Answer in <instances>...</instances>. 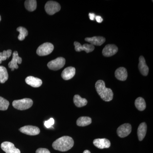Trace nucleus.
Wrapping results in <instances>:
<instances>
[{
	"instance_id": "obj_1",
	"label": "nucleus",
	"mask_w": 153,
	"mask_h": 153,
	"mask_svg": "<svg viewBox=\"0 0 153 153\" xmlns=\"http://www.w3.org/2000/svg\"><path fill=\"white\" fill-rule=\"evenodd\" d=\"M74 142L69 136H63L56 140L52 144V147L56 150L66 152L73 147Z\"/></svg>"
},
{
	"instance_id": "obj_2",
	"label": "nucleus",
	"mask_w": 153,
	"mask_h": 153,
	"mask_svg": "<svg viewBox=\"0 0 153 153\" xmlns=\"http://www.w3.org/2000/svg\"><path fill=\"white\" fill-rule=\"evenodd\" d=\"M95 88L99 95L105 101H111L113 98V92L111 88L105 87V83L102 80H98L95 83Z\"/></svg>"
},
{
	"instance_id": "obj_3",
	"label": "nucleus",
	"mask_w": 153,
	"mask_h": 153,
	"mask_svg": "<svg viewBox=\"0 0 153 153\" xmlns=\"http://www.w3.org/2000/svg\"><path fill=\"white\" fill-rule=\"evenodd\" d=\"M33 101L30 98H24L19 100H14L13 105L16 109L19 110H25L29 109L33 105Z\"/></svg>"
},
{
	"instance_id": "obj_4",
	"label": "nucleus",
	"mask_w": 153,
	"mask_h": 153,
	"mask_svg": "<svg viewBox=\"0 0 153 153\" xmlns=\"http://www.w3.org/2000/svg\"><path fill=\"white\" fill-rule=\"evenodd\" d=\"M65 63L66 60L65 58L63 57H59L49 62L47 66L49 69L56 71L63 68Z\"/></svg>"
},
{
	"instance_id": "obj_5",
	"label": "nucleus",
	"mask_w": 153,
	"mask_h": 153,
	"mask_svg": "<svg viewBox=\"0 0 153 153\" xmlns=\"http://www.w3.org/2000/svg\"><path fill=\"white\" fill-rule=\"evenodd\" d=\"M54 49L53 44L50 43H45L38 47L37 54L40 56H46L52 53Z\"/></svg>"
},
{
	"instance_id": "obj_6",
	"label": "nucleus",
	"mask_w": 153,
	"mask_h": 153,
	"mask_svg": "<svg viewBox=\"0 0 153 153\" xmlns=\"http://www.w3.org/2000/svg\"><path fill=\"white\" fill-rule=\"evenodd\" d=\"M61 9L60 4L54 1H49L45 5V10L47 14L53 15L59 12Z\"/></svg>"
},
{
	"instance_id": "obj_7",
	"label": "nucleus",
	"mask_w": 153,
	"mask_h": 153,
	"mask_svg": "<svg viewBox=\"0 0 153 153\" xmlns=\"http://www.w3.org/2000/svg\"><path fill=\"white\" fill-rule=\"evenodd\" d=\"M19 131L23 133L31 136L37 135L40 132L39 128L32 126H26L22 127L19 129Z\"/></svg>"
},
{
	"instance_id": "obj_8",
	"label": "nucleus",
	"mask_w": 153,
	"mask_h": 153,
	"mask_svg": "<svg viewBox=\"0 0 153 153\" xmlns=\"http://www.w3.org/2000/svg\"><path fill=\"white\" fill-rule=\"evenodd\" d=\"M131 131V126L130 124L125 123L119 127L117 129V134L121 138L128 136Z\"/></svg>"
},
{
	"instance_id": "obj_9",
	"label": "nucleus",
	"mask_w": 153,
	"mask_h": 153,
	"mask_svg": "<svg viewBox=\"0 0 153 153\" xmlns=\"http://www.w3.org/2000/svg\"><path fill=\"white\" fill-rule=\"evenodd\" d=\"M118 51V47L114 44H108L102 50V55L105 57H109L114 55Z\"/></svg>"
},
{
	"instance_id": "obj_10",
	"label": "nucleus",
	"mask_w": 153,
	"mask_h": 153,
	"mask_svg": "<svg viewBox=\"0 0 153 153\" xmlns=\"http://www.w3.org/2000/svg\"><path fill=\"white\" fill-rule=\"evenodd\" d=\"M1 148L6 153H21L20 150L16 148L13 143L9 142L2 143Z\"/></svg>"
},
{
	"instance_id": "obj_11",
	"label": "nucleus",
	"mask_w": 153,
	"mask_h": 153,
	"mask_svg": "<svg viewBox=\"0 0 153 153\" xmlns=\"http://www.w3.org/2000/svg\"><path fill=\"white\" fill-rule=\"evenodd\" d=\"M74 45L75 46V50L76 52H81L82 51H85L86 53L92 52L94 50V46L92 44H85L81 45L79 42L75 41L74 42Z\"/></svg>"
},
{
	"instance_id": "obj_12",
	"label": "nucleus",
	"mask_w": 153,
	"mask_h": 153,
	"mask_svg": "<svg viewBox=\"0 0 153 153\" xmlns=\"http://www.w3.org/2000/svg\"><path fill=\"white\" fill-rule=\"evenodd\" d=\"M22 58L19 56L18 52L15 51L13 53V58L10 62L8 64L9 67L12 69V71H14L15 69H18L19 68L17 63L21 64L22 63Z\"/></svg>"
},
{
	"instance_id": "obj_13",
	"label": "nucleus",
	"mask_w": 153,
	"mask_h": 153,
	"mask_svg": "<svg viewBox=\"0 0 153 153\" xmlns=\"http://www.w3.org/2000/svg\"><path fill=\"white\" fill-rule=\"evenodd\" d=\"M93 144L96 147L99 149H104L110 147L111 143L107 139H97L93 141Z\"/></svg>"
},
{
	"instance_id": "obj_14",
	"label": "nucleus",
	"mask_w": 153,
	"mask_h": 153,
	"mask_svg": "<svg viewBox=\"0 0 153 153\" xmlns=\"http://www.w3.org/2000/svg\"><path fill=\"white\" fill-rule=\"evenodd\" d=\"M85 40L94 46H100L104 44L105 41V38L102 36H94L91 38H86Z\"/></svg>"
},
{
	"instance_id": "obj_15",
	"label": "nucleus",
	"mask_w": 153,
	"mask_h": 153,
	"mask_svg": "<svg viewBox=\"0 0 153 153\" xmlns=\"http://www.w3.org/2000/svg\"><path fill=\"white\" fill-rule=\"evenodd\" d=\"M75 74V68L69 66L63 70L61 74V76L64 80H69L73 78Z\"/></svg>"
},
{
	"instance_id": "obj_16",
	"label": "nucleus",
	"mask_w": 153,
	"mask_h": 153,
	"mask_svg": "<svg viewBox=\"0 0 153 153\" xmlns=\"http://www.w3.org/2000/svg\"><path fill=\"white\" fill-rule=\"evenodd\" d=\"M138 68L140 72L143 76H147L149 74V68L146 64L144 57L143 56H140L139 57Z\"/></svg>"
},
{
	"instance_id": "obj_17",
	"label": "nucleus",
	"mask_w": 153,
	"mask_h": 153,
	"mask_svg": "<svg viewBox=\"0 0 153 153\" xmlns=\"http://www.w3.org/2000/svg\"><path fill=\"white\" fill-rule=\"evenodd\" d=\"M115 75L117 79L120 81H125L128 76V72L124 67L118 68L115 71Z\"/></svg>"
},
{
	"instance_id": "obj_18",
	"label": "nucleus",
	"mask_w": 153,
	"mask_h": 153,
	"mask_svg": "<svg viewBox=\"0 0 153 153\" xmlns=\"http://www.w3.org/2000/svg\"><path fill=\"white\" fill-rule=\"evenodd\" d=\"M26 83L33 87H40L42 84L41 79L33 76H27L25 79Z\"/></svg>"
},
{
	"instance_id": "obj_19",
	"label": "nucleus",
	"mask_w": 153,
	"mask_h": 153,
	"mask_svg": "<svg viewBox=\"0 0 153 153\" xmlns=\"http://www.w3.org/2000/svg\"><path fill=\"white\" fill-rule=\"evenodd\" d=\"M147 125L146 123H143L139 126L137 129V135L140 141L143 140L146 134Z\"/></svg>"
},
{
	"instance_id": "obj_20",
	"label": "nucleus",
	"mask_w": 153,
	"mask_h": 153,
	"mask_svg": "<svg viewBox=\"0 0 153 153\" xmlns=\"http://www.w3.org/2000/svg\"><path fill=\"white\" fill-rule=\"evenodd\" d=\"M73 101L75 105L79 108L85 106L87 105L88 102L86 99L82 98L80 96L77 94L74 96Z\"/></svg>"
},
{
	"instance_id": "obj_21",
	"label": "nucleus",
	"mask_w": 153,
	"mask_h": 153,
	"mask_svg": "<svg viewBox=\"0 0 153 153\" xmlns=\"http://www.w3.org/2000/svg\"><path fill=\"white\" fill-rule=\"evenodd\" d=\"M92 122L91 119L88 117H81L76 120V125L79 126H85L90 125Z\"/></svg>"
},
{
	"instance_id": "obj_22",
	"label": "nucleus",
	"mask_w": 153,
	"mask_h": 153,
	"mask_svg": "<svg viewBox=\"0 0 153 153\" xmlns=\"http://www.w3.org/2000/svg\"><path fill=\"white\" fill-rule=\"evenodd\" d=\"M135 105L137 109L140 111H143L146 108V103L145 100L141 97H139L135 101Z\"/></svg>"
},
{
	"instance_id": "obj_23",
	"label": "nucleus",
	"mask_w": 153,
	"mask_h": 153,
	"mask_svg": "<svg viewBox=\"0 0 153 153\" xmlns=\"http://www.w3.org/2000/svg\"><path fill=\"white\" fill-rule=\"evenodd\" d=\"M25 7L28 11L33 12L37 8V1L36 0H27L25 3Z\"/></svg>"
},
{
	"instance_id": "obj_24",
	"label": "nucleus",
	"mask_w": 153,
	"mask_h": 153,
	"mask_svg": "<svg viewBox=\"0 0 153 153\" xmlns=\"http://www.w3.org/2000/svg\"><path fill=\"white\" fill-rule=\"evenodd\" d=\"M8 74L7 68L3 66H0V82L4 83L8 79Z\"/></svg>"
},
{
	"instance_id": "obj_25",
	"label": "nucleus",
	"mask_w": 153,
	"mask_h": 153,
	"mask_svg": "<svg viewBox=\"0 0 153 153\" xmlns=\"http://www.w3.org/2000/svg\"><path fill=\"white\" fill-rule=\"evenodd\" d=\"M17 30L20 33L19 36H18V39L20 41H23L24 39H25L26 36H28V31L25 27H19L17 28Z\"/></svg>"
},
{
	"instance_id": "obj_26",
	"label": "nucleus",
	"mask_w": 153,
	"mask_h": 153,
	"mask_svg": "<svg viewBox=\"0 0 153 153\" xmlns=\"http://www.w3.org/2000/svg\"><path fill=\"white\" fill-rule=\"evenodd\" d=\"M9 102L5 99L0 97V110L5 111L8 108Z\"/></svg>"
},
{
	"instance_id": "obj_27",
	"label": "nucleus",
	"mask_w": 153,
	"mask_h": 153,
	"mask_svg": "<svg viewBox=\"0 0 153 153\" xmlns=\"http://www.w3.org/2000/svg\"><path fill=\"white\" fill-rule=\"evenodd\" d=\"M12 51L10 49H8L7 51H3L2 52V61L7 60V58L10 57L12 55Z\"/></svg>"
},
{
	"instance_id": "obj_28",
	"label": "nucleus",
	"mask_w": 153,
	"mask_h": 153,
	"mask_svg": "<svg viewBox=\"0 0 153 153\" xmlns=\"http://www.w3.org/2000/svg\"><path fill=\"white\" fill-rule=\"evenodd\" d=\"M55 123V120L53 118H51L49 120L46 121L44 122V126L47 128L52 127V126L54 125Z\"/></svg>"
},
{
	"instance_id": "obj_29",
	"label": "nucleus",
	"mask_w": 153,
	"mask_h": 153,
	"mask_svg": "<svg viewBox=\"0 0 153 153\" xmlns=\"http://www.w3.org/2000/svg\"><path fill=\"white\" fill-rule=\"evenodd\" d=\"M36 153H50V152L47 149L39 148L36 150Z\"/></svg>"
},
{
	"instance_id": "obj_30",
	"label": "nucleus",
	"mask_w": 153,
	"mask_h": 153,
	"mask_svg": "<svg viewBox=\"0 0 153 153\" xmlns=\"http://www.w3.org/2000/svg\"><path fill=\"white\" fill-rule=\"evenodd\" d=\"M95 19L97 22L99 23H101L103 21V19H102V18L101 16H96Z\"/></svg>"
},
{
	"instance_id": "obj_31",
	"label": "nucleus",
	"mask_w": 153,
	"mask_h": 153,
	"mask_svg": "<svg viewBox=\"0 0 153 153\" xmlns=\"http://www.w3.org/2000/svg\"><path fill=\"white\" fill-rule=\"evenodd\" d=\"M89 17L91 20L93 21L94 19L95 18V15L94 13H89Z\"/></svg>"
},
{
	"instance_id": "obj_32",
	"label": "nucleus",
	"mask_w": 153,
	"mask_h": 153,
	"mask_svg": "<svg viewBox=\"0 0 153 153\" xmlns=\"http://www.w3.org/2000/svg\"><path fill=\"white\" fill-rule=\"evenodd\" d=\"M2 61V52H0V64Z\"/></svg>"
},
{
	"instance_id": "obj_33",
	"label": "nucleus",
	"mask_w": 153,
	"mask_h": 153,
	"mask_svg": "<svg viewBox=\"0 0 153 153\" xmlns=\"http://www.w3.org/2000/svg\"><path fill=\"white\" fill-rule=\"evenodd\" d=\"M83 153H91V152L90 151L86 150L84 151Z\"/></svg>"
},
{
	"instance_id": "obj_34",
	"label": "nucleus",
	"mask_w": 153,
	"mask_h": 153,
	"mask_svg": "<svg viewBox=\"0 0 153 153\" xmlns=\"http://www.w3.org/2000/svg\"><path fill=\"white\" fill-rule=\"evenodd\" d=\"M1 16H0V22H1Z\"/></svg>"
}]
</instances>
